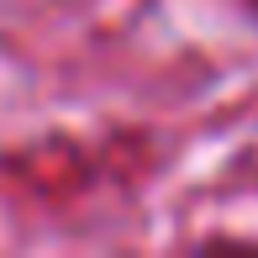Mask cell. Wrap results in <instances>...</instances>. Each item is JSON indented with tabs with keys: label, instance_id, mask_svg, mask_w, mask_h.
Wrapping results in <instances>:
<instances>
[{
	"label": "cell",
	"instance_id": "obj_1",
	"mask_svg": "<svg viewBox=\"0 0 258 258\" xmlns=\"http://www.w3.org/2000/svg\"><path fill=\"white\" fill-rule=\"evenodd\" d=\"M242 6H248V16H253V21H258V0H242Z\"/></svg>",
	"mask_w": 258,
	"mask_h": 258
}]
</instances>
